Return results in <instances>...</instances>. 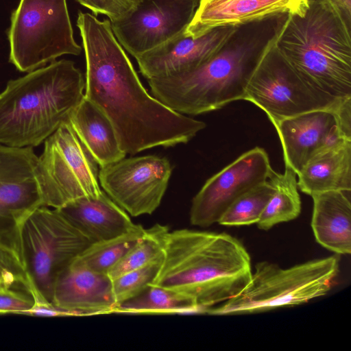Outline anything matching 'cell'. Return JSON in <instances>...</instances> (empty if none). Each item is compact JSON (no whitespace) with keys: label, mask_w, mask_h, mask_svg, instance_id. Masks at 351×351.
Instances as JSON below:
<instances>
[{"label":"cell","mask_w":351,"mask_h":351,"mask_svg":"<svg viewBox=\"0 0 351 351\" xmlns=\"http://www.w3.org/2000/svg\"><path fill=\"white\" fill-rule=\"evenodd\" d=\"M116 313L173 314L202 313L187 296L173 290L149 285L138 295L119 304Z\"/></svg>","instance_id":"24"},{"label":"cell","mask_w":351,"mask_h":351,"mask_svg":"<svg viewBox=\"0 0 351 351\" xmlns=\"http://www.w3.org/2000/svg\"><path fill=\"white\" fill-rule=\"evenodd\" d=\"M284 16L239 26L214 56L192 71L147 80L154 97L177 112L192 115L244 99L261 53Z\"/></svg>","instance_id":"2"},{"label":"cell","mask_w":351,"mask_h":351,"mask_svg":"<svg viewBox=\"0 0 351 351\" xmlns=\"http://www.w3.org/2000/svg\"><path fill=\"white\" fill-rule=\"evenodd\" d=\"M296 176V173L287 166H285L283 173H278L273 169L268 180L274 188V192L256 223L259 229L267 230L299 216L301 200Z\"/></svg>","instance_id":"23"},{"label":"cell","mask_w":351,"mask_h":351,"mask_svg":"<svg viewBox=\"0 0 351 351\" xmlns=\"http://www.w3.org/2000/svg\"><path fill=\"white\" fill-rule=\"evenodd\" d=\"M88 8L95 15L102 14L110 22H116L128 16L137 6L140 0H76Z\"/></svg>","instance_id":"30"},{"label":"cell","mask_w":351,"mask_h":351,"mask_svg":"<svg viewBox=\"0 0 351 351\" xmlns=\"http://www.w3.org/2000/svg\"><path fill=\"white\" fill-rule=\"evenodd\" d=\"M339 273L335 256L311 260L282 268L268 261L257 263L246 287L222 304L205 313L232 315L261 313L294 306L326 295Z\"/></svg>","instance_id":"6"},{"label":"cell","mask_w":351,"mask_h":351,"mask_svg":"<svg viewBox=\"0 0 351 351\" xmlns=\"http://www.w3.org/2000/svg\"><path fill=\"white\" fill-rule=\"evenodd\" d=\"M56 209L91 243L120 236L136 225L103 191L97 197H80Z\"/></svg>","instance_id":"19"},{"label":"cell","mask_w":351,"mask_h":351,"mask_svg":"<svg viewBox=\"0 0 351 351\" xmlns=\"http://www.w3.org/2000/svg\"><path fill=\"white\" fill-rule=\"evenodd\" d=\"M169 232L167 226L158 223L146 229L144 236L108 271V276L113 280L162 257Z\"/></svg>","instance_id":"26"},{"label":"cell","mask_w":351,"mask_h":351,"mask_svg":"<svg viewBox=\"0 0 351 351\" xmlns=\"http://www.w3.org/2000/svg\"><path fill=\"white\" fill-rule=\"evenodd\" d=\"M21 256L30 283L51 302L59 274L91 243L56 208L42 206L20 229Z\"/></svg>","instance_id":"8"},{"label":"cell","mask_w":351,"mask_h":351,"mask_svg":"<svg viewBox=\"0 0 351 351\" xmlns=\"http://www.w3.org/2000/svg\"><path fill=\"white\" fill-rule=\"evenodd\" d=\"M67 121L100 167L125 158L110 121L85 96Z\"/></svg>","instance_id":"21"},{"label":"cell","mask_w":351,"mask_h":351,"mask_svg":"<svg viewBox=\"0 0 351 351\" xmlns=\"http://www.w3.org/2000/svg\"><path fill=\"white\" fill-rule=\"evenodd\" d=\"M37 160L32 147L0 144V242L20 256L21 226L44 206L35 175Z\"/></svg>","instance_id":"12"},{"label":"cell","mask_w":351,"mask_h":351,"mask_svg":"<svg viewBox=\"0 0 351 351\" xmlns=\"http://www.w3.org/2000/svg\"><path fill=\"white\" fill-rule=\"evenodd\" d=\"M311 1V0H308ZM340 11L348 25L351 27V0H329Z\"/></svg>","instance_id":"33"},{"label":"cell","mask_w":351,"mask_h":351,"mask_svg":"<svg viewBox=\"0 0 351 351\" xmlns=\"http://www.w3.org/2000/svg\"><path fill=\"white\" fill-rule=\"evenodd\" d=\"M77 26L86 58L84 96L110 121L125 154L186 143L205 128L204 122L170 109L147 93L110 20L79 12Z\"/></svg>","instance_id":"1"},{"label":"cell","mask_w":351,"mask_h":351,"mask_svg":"<svg viewBox=\"0 0 351 351\" xmlns=\"http://www.w3.org/2000/svg\"><path fill=\"white\" fill-rule=\"evenodd\" d=\"M34 305V299L26 291L0 287V315H26Z\"/></svg>","instance_id":"31"},{"label":"cell","mask_w":351,"mask_h":351,"mask_svg":"<svg viewBox=\"0 0 351 351\" xmlns=\"http://www.w3.org/2000/svg\"><path fill=\"white\" fill-rule=\"evenodd\" d=\"M298 188L312 195L351 191V141H344L312 158L297 174Z\"/></svg>","instance_id":"22"},{"label":"cell","mask_w":351,"mask_h":351,"mask_svg":"<svg viewBox=\"0 0 351 351\" xmlns=\"http://www.w3.org/2000/svg\"><path fill=\"white\" fill-rule=\"evenodd\" d=\"M172 167L165 157L123 158L101 167L99 182L104 192L133 217L150 215L159 206Z\"/></svg>","instance_id":"11"},{"label":"cell","mask_w":351,"mask_h":351,"mask_svg":"<svg viewBox=\"0 0 351 351\" xmlns=\"http://www.w3.org/2000/svg\"><path fill=\"white\" fill-rule=\"evenodd\" d=\"M84 90L81 71L64 59L8 81L0 93V144L40 145L67 121Z\"/></svg>","instance_id":"5"},{"label":"cell","mask_w":351,"mask_h":351,"mask_svg":"<svg viewBox=\"0 0 351 351\" xmlns=\"http://www.w3.org/2000/svg\"><path fill=\"white\" fill-rule=\"evenodd\" d=\"M250 256L235 237L189 229L169 232L152 285L191 298L203 313L239 293L252 276Z\"/></svg>","instance_id":"3"},{"label":"cell","mask_w":351,"mask_h":351,"mask_svg":"<svg viewBox=\"0 0 351 351\" xmlns=\"http://www.w3.org/2000/svg\"><path fill=\"white\" fill-rule=\"evenodd\" d=\"M273 171L266 151L256 147L210 178L193 198L190 222L208 227L217 223L241 195L268 180Z\"/></svg>","instance_id":"13"},{"label":"cell","mask_w":351,"mask_h":351,"mask_svg":"<svg viewBox=\"0 0 351 351\" xmlns=\"http://www.w3.org/2000/svg\"><path fill=\"white\" fill-rule=\"evenodd\" d=\"M199 0H140L125 18L111 22L118 42L135 58L184 31Z\"/></svg>","instance_id":"14"},{"label":"cell","mask_w":351,"mask_h":351,"mask_svg":"<svg viewBox=\"0 0 351 351\" xmlns=\"http://www.w3.org/2000/svg\"><path fill=\"white\" fill-rule=\"evenodd\" d=\"M308 0H217L199 4L186 28V35L198 37L218 27H237L283 14H302Z\"/></svg>","instance_id":"18"},{"label":"cell","mask_w":351,"mask_h":351,"mask_svg":"<svg viewBox=\"0 0 351 351\" xmlns=\"http://www.w3.org/2000/svg\"><path fill=\"white\" fill-rule=\"evenodd\" d=\"M217 1V0H199V4L205 3H208V2H210V1Z\"/></svg>","instance_id":"34"},{"label":"cell","mask_w":351,"mask_h":351,"mask_svg":"<svg viewBox=\"0 0 351 351\" xmlns=\"http://www.w3.org/2000/svg\"><path fill=\"white\" fill-rule=\"evenodd\" d=\"M44 143L35 169L44 206L58 208L74 199L101 194L99 165L67 121Z\"/></svg>","instance_id":"9"},{"label":"cell","mask_w":351,"mask_h":351,"mask_svg":"<svg viewBox=\"0 0 351 351\" xmlns=\"http://www.w3.org/2000/svg\"><path fill=\"white\" fill-rule=\"evenodd\" d=\"M29 283L21 256L0 242V287L26 291Z\"/></svg>","instance_id":"29"},{"label":"cell","mask_w":351,"mask_h":351,"mask_svg":"<svg viewBox=\"0 0 351 351\" xmlns=\"http://www.w3.org/2000/svg\"><path fill=\"white\" fill-rule=\"evenodd\" d=\"M350 191H328L311 195V227L322 247L339 254L351 252Z\"/></svg>","instance_id":"20"},{"label":"cell","mask_w":351,"mask_h":351,"mask_svg":"<svg viewBox=\"0 0 351 351\" xmlns=\"http://www.w3.org/2000/svg\"><path fill=\"white\" fill-rule=\"evenodd\" d=\"M146 229L140 224L120 236L92 243L73 262L96 272L108 271L145 234Z\"/></svg>","instance_id":"25"},{"label":"cell","mask_w":351,"mask_h":351,"mask_svg":"<svg viewBox=\"0 0 351 351\" xmlns=\"http://www.w3.org/2000/svg\"><path fill=\"white\" fill-rule=\"evenodd\" d=\"M351 27L329 0L308 1L302 14L279 24L276 46L299 76L319 93L351 97Z\"/></svg>","instance_id":"4"},{"label":"cell","mask_w":351,"mask_h":351,"mask_svg":"<svg viewBox=\"0 0 351 351\" xmlns=\"http://www.w3.org/2000/svg\"><path fill=\"white\" fill-rule=\"evenodd\" d=\"M336 114L342 133L351 139V97L342 101L336 109Z\"/></svg>","instance_id":"32"},{"label":"cell","mask_w":351,"mask_h":351,"mask_svg":"<svg viewBox=\"0 0 351 351\" xmlns=\"http://www.w3.org/2000/svg\"><path fill=\"white\" fill-rule=\"evenodd\" d=\"M336 109L304 112L274 125L285 165L296 174L316 155L344 141H351L340 129Z\"/></svg>","instance_id":"16"},{"label":"cell","mask_w":351,"mask_h":351,"mask_svg":"<svg viewBox=\"0 0 351 351\" xmlns=\"http://www.w3.org/2000/svg\"><path fill=\"white\" fill-rule=\"evenodd\" d=\"M274 192L269 180L247 191L225 210L217 223L242 226L257 223Z\"/></svg>","instance_id":"27"},{"label":"cell","mask_w":351,"mask_h":351,"mask_svg":"<svg viewBox=\"0 0 351 351\" xmlns=\"http://www.w3.org/2000/svg\"><path fill=\"white\" fill-rule=\"evenodd\" d=\"M9 62L31 72L66 55L82 52L75 40L66 0H20L7 30Z\"/></svg>","instance_id":"7"},{"label":"cell","mask_w":351,"mask_h":351,"mask_svg":"<svg viewBox=\"0 0 351 351\" xmlns=\"http://www.w3.org/2000/svg\"><path fill=\"white\" fill-rule=\"evenodd\" d=\"M162 256L145 266L112 280L113 294L117 306L138 295L152 284L160 269Z\"/></svg>","instance_id":"28"},{"label":"cell","mask_w":351,"mask_h":351,"mask_svg":"<svg viewBox=\"0 0 351 351\" xmlns=\"http://www.w3.org/2000/svg\"><path fill=\"white\" fill-rule=\"evenodd\" d=\"M276 32L261 53L243 100L263 110L274 125L304 112L336 109L344 99L328 97L304 81L278 51Z\"/></svg>","instance_id":"10"},{"label":"cell","mask_w":351,"mask_h":351,"mask_svg":"<svg viewBox=\"0 0 351 351\" xmlns=\"http://www.w3.org/2000/svg\"><path fill=\"white\" fill-rule=\"evenodd\" d=\"M51 303L71 316L114 313L111 278L73 261L58 276Z\"/></svg>","instance_id":"17"},{"label":"cell","mask_w":351,"mask_h":351,"mask_svg":"<svg viewBox=\"0 0 351 351\" xmlns=\"http://www.w3.org/2000/svg\"><path fill=\"white\" fill-rule=\"evenodd\" d=\"M237 27H218L193 37L184 31L136 58L147 79L165 77L192 71L214 56L237 31Z\"/></svg>","instance_id":"15"}]
</instances>
